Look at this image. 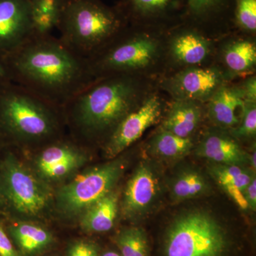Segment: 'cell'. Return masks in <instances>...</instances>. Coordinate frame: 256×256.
<instances>
[{"mask_svg": "<svg viewBox=\"0 0 256 256\" xmlns=\"http://www.w3.org/2000/svg\"><path fill=\"white\" fill-rule=\"evenodd\" d=\"M121 256H149V242L146 232L140 227L121 230L116 238Z\"/></svg>", "mask_w": 256, "mask_h": 256, "instance_id": "obj_25", "label": "cell"}, {"mask_svg": "<svg viewBox=\"0 0 256 256\" xmlns=\"http://www.w3.org/2000/svg\"><path fill=\"white\" fill-rule=\"evenodd\" d=\"M33 11L58 14L63 0H30Z\"/></svg>", "mask_w": 256, "mask_h": 256, "instance_id": "obj_31", "label": "cell"}, {"mask_svg": "<svg viewBox=\"0 0 256 256\" xmlns=\"http://www.w3.org/2000/svg\"><path fill=\"white\" fill-rule=\"evenodd\" d=\"M173 38L170 44V50L178 63L197 66L204 62L210 54V42L196 30H180Z\"/></svg>", "mask_w": 256, "mask_h": 256, "instance_id": "obj_17", "label": "cell"}, {"mask_svg": "<svg viewBox=\"0 0 256 256\" xmlns=\"http://www.w3.org/2000/svg\"><path fill=\"white\" fill-rule=\"evenodd\" d=\"M124 168L122 160H114L78 175L58 192L60 210L69 215L85 212L112 191Z\"/></svg>", "mask_w": 256, "mask_h": 256, "instance_id": "obj_7", "label": "cell"}, {"mask_svg": "<svg viewBox=\"0 0 256 256\" xmlns=\"http://www.w3.org/2000/svg\"><path fill=\"white\" fill-rule=\"evenodd\" d=\"M0 256H20L0 224Z\"/></svg>", "mask_w": 256, "mask_h": 256, "instance_id": "obj_33", "label": "cell"}, {"mask_svg": "<svg viewBox=\"0 0 256 256\" xmlns=\"http://www.w3.org/2000/svg\"><path fill=\"white\" fill-rule=\"evenodd\" d=\"M235 0H185L184 16L196 24L214 23L232 18Z\"/></svg>", "mask_w": 256, "mask_h": 256, "instance_id": "obj_19", "label": "cell"}, {"mask_svg": "<svg viewBox=\"0 0 256 256\" xmlns=\"http://www.w3.org/2000/svg\"><path fill=\"white\" fill-rule=\"evenodd\" d=\"M224 192L228 195L230 200H233L234 203L237 205L242 210H249L248 205L245 196H244V192L235 186L232 185H227V186H222Z\"/></svg>", "mask_w": 256, "mask_h": 256, "instance_id": "obj_32", "label": "cell"}, {"mask_svg": "<svg viewBox=\"0 0 256 256\" xmlns=\"http://www.w3.org/2000/svg\"><path fill=\"white\" fill-rule=\"evenodd\" d=\"M33 36L30 0H0V56L10 55Z\"/></svg>", "mask_w": 256, "mask_h": 256, "instance_id": "obj_12", "label": "cell"}, {"mask_svg": "<svg viewBox=\"0 0 256 256\" xmlns=\"http://www.w3.org/2000/svg\"><path fill=\"white\" fill-rule=\"evenodd\" d=\"M68 256H98V250L92 242L82 240L70 246Z\"/></svg>", "mask_w": 256, "mask_h": 256, "instance_id": "obj_30", "label": "cell"}, {"mask_svg": "<svg viewBox=\"0 0 256 256\" xmlns=\"http://www.w3.org/2000/svg\"><path fill=\"white\" fill-rule=\"evenodd\" d=\"M82 156H84V153L73 144L66 142L54 143L47 146L38 156L37 168L42 174L55 165Z\"/></svg>", "mask_w": 256, "mask_h": 256, "instance_id": "obj_26", "label": "cell"}, {"mask_svg": "<svg viewBox=\"0 0 256 256\" xmlns=\"http://www.w3.org/2000/svg\"><path fill=\"white\" fill-rule=\"evenodd\" d=\"M162 101L158 96H150L130 112L106 139V156L112 159L142 137L148 128L156 124L162 112Z\"/></svg>", "mask_w": 256, "mask_h": 256, "instance_id": "obj_9", "label": "cell"}, {"mask_svg": "<svg viewBox=\"0 0 256 256\" xmlns=\"http://www.w3.org/2000/svg\"><path fill=\"white\" fill-rule=\"evenodd\" d=\"M136 74L97 77L62 108L74 128L86 138H108L119 122L146 99ZM106 138V139H107Z\"/></svg>", "mask_w": 256, "mask_h": 256, "instance_id": "obj_2", "label": "cell"}, {"mask_svg": "<svg viewBox=\"0 0 256 256\" xmlns=\"http://www.w3.org/2000/svg\"><path fill=\"white\" fill-rule=\"evenodd\" d=\"M118 8L128 23H154L172 18L180 10L184 14L185 0H120Z\"/></svg>", "mask_w": 256, "mask_h": 256, "instance_id": "obj_15", "label": "cell"}, {"mask_svg": "<svg viewBox=\"0 0 256 256\" xmlns=\"http://www.w3.org/2000/svg\"><path fill=\"white\" fill-rule=\"evenodd\" d=\"M160 185L156 168L149 162H141L124 190L122 206L126 216L130 220L144 218L159 198Z\"/></svg>", "mask_w": 256, "mask_h": 256, "instance_id": "obj_10", "label": "cell"}, {"mask_svg": "<svg viewBox=\"0 0 256 256\" xmlns=\"http://www.w3.org/2000/svg\"><path fill=\"white\" fill-rule=\"evenodd\" d=\"M2 186L12 206L23 214H40L50 203L46 186L12 154L6 156L2 166Z\"/></svg>", "mask_w": 256, "mask_h": 256, "instance_id": "obj_8", "label": "cell"}, {"mask_svg": "<svg viewBox=\"0 0 256 256\" xmlns=\"http://www.w3.org/2000/svg\"><path fill=\"white\" fill-rule=\"evenodd\" d=\"M230 134L235 139L246 140L255 137L256 133V102H246L240 122L232 128Z\"/></svg>", "mask_w": 256, "mask_h": 256, "instance_id": "obj_28", "label": "cell"}, {"mask_svg": "<svg viewBox=\"0 0 256 256\" xmlns=\"http://www.w3.org/2000/svg\"><path fill=\"white\" fill-rule=\"evenodd\" d=\"M223 74L214 67H192L184 69L166 79L163 84L174 100L205 102L222 86Z\"/></svg>", "mask_w": 256, "mask_h": 256, "instance_id": "obj_11", "label": "cell"}, {"mask_svg": "<svg viewBox=\"0 0 256 256\" xmlns=\"http://www.w3.org/2000/svg\"><path fill=\"white\" fill-rule=\"evenodd\" d=\"M11 82L9 72L6 68L4 60L0 56V84Z\"/></svg>", "mask_w": 256, "mask_h": 256, "instance_id": "obj_36", "label": "cell"}, {"mask_svg": "<svg viewBox=\"0 0 256 256\" xmlns=\"http://www.w3.org/2000/svg\"><path fill=\"white\" fill-rule=\"evenodd\" d=\"M10 232L20 250L28 255L41 252L53 240L50 232L34 224H16Z\"/></svg>", "mask_w": 256, "mask_h": 256, "instance_id": "obj_22", "label": "cell"}, {"mask_svg": "<svg viewBox=\"0 0 256 256\" xmlns=\"http://www.w3.org/2000/svg\"><path fill=\"white\" fill-rule=\"evenodd\" d=\"M101 256H121V255L118 252H114V250H108V252H104Z\"/></svg>", "mask_w": 256, "mask_h": 256, "instance_id": "obj_37", "label": "cell"}, {"mask_svg": "<svg viewBox=\"0 0 256 256\" xmlns=\"http://www.w3.org/2000/svg\"><path fill=\"white\" fill-rule=\"evenodd\" d=\"M224 62L234 73L249 72L256 64V46L247 40H239L228 45L224 50Z\"/></svg>", "mask_w": 256, "mask_h": 256, "instance_id": "obj_23", "label": "cell"}, {"mask_svg": "<svg viewBox=\"0 0 256 256\" xmlns=\"http://www.w3.org/2000/svg\"><path fill=\"white\" fill-rule=\"evenodd\" d=\"M62 112L14 82L0 84V130L12 139L38 142L54 138Z\"/></svg>", "mask_w": 256, "mask_h": 256, "instance_id": "obj_4", "label": "cell"}, {"mask_svg": "<svg viewBox=\"0 0 256 256\" xmlns=\"http://www.w3.org/2000/svg\"><path fill=\"white\" fill-rule=\"evenodd\" d=\"M230 235L208 212L192 210L176 216L165 232L162 256H228Z\"/></svg>", "mask_w": 256, "mask_h": 256, "instance_id": "obj_5", "label": "cell"}, {"mask_svg": "<svg viewBox=\"0 0 256 256\" xmlns=\"http://www.w3.org/2000/svg\"><path fill=\"white\" fill-rule=\"evenodd\" d=\"M210 188L208 180L200 172L184 170L173 180L170 195L174 202H184L207 194Z\"/></svg>", "mask_w": 256, "mask_h": 256, "instance_id": "obj_21", "label": "cell"}, {"mask_svg": "<svg viewBox=\"0 0 256 256\" xmlns=\"http://www.w3.org/2000/svg\"><path fill=\"white\" fill-rule=\"evenodd\" d=\"M194 153L214 164L248 165L249 153L242 149L232 134L224 132L207 133L197 146Z\"/></svg>", "mask_w": 256, "mask_h": 256, "instance_id": "obj_13", "label": "cell"}, {"mask_svg": "<svg viewBox=\"0 0 256 256\" xmlns=\"http://www.w3.org/2000/svg\"><path fill=\"white\" fill-rule=\"evenodd\" d=\"M118 6L100 0H63L56 28L60 40L88 60L104 50L127 26Z\"/></svg>", "mask_w": 256, "mask_h": 256, "instance_id": "obj_3", "label": "cell"}, {"mask_svg": "<svg viewBox=\"0 0 256 256\" xmlns=\"http://www.w3.org/2000/svg\"><path fill=\"white\" fill-rule=\"evenodd\" d=\"M244 196L246 200L249 210L255 212L256 210V178H252V181L248 185L244 192Z\"/></svg>", "mask_w": 256, "mask_h": 256, "instance_id": "obj_35", "label": "cell"}, {"mask_svg": "<svg viewBox=\"0 0 256 256\" xmlns=\"http://www.w3.org/2000/svg\"><path fill=\"white\" fill-rule=\"evenodd\" d=\"M58 14L41 12L32 10V28L34 36H44L50 35L56 28Z\"/></svg>", "mask_w": 256, "mask_h": 256, "instance_id": "obj_29", "label": "cell"}, {"mask_svg": "<svg viewBox=\"0 0 256 256\" xmlns=\"http://www.w3.org/2000/svg\"><path fill=\"white\" fill-rule=\"evenodd\" d=\"M2 58L12 82L60 108L96 78L88 60L52 34L33 36Z\"/></svg>", "mask_w": 256, "mask_h": 256, "instance_id": "obj_1", "label": "cell"}, {"mask_svg": "<svg viewBox=\"0 0 256 256\" xmlns=\"http://www.w3.org/2000/svg\"><path fill=\"white\" fill-rule=\"evenodd\" d=\"M210 176L220 185V188L232 185L240 188L242 192L256 178V172L247 166L214 164L208 168Z\"/></svg>", "mask_w": 256, "mask_h": 256, "instance_id": "obj_24", "label": "cell"}, {"mask_svg": "<svg viewBox=\"0 0 256 256\" xmlns=\"http://www.w3.org/2000/svg\"><path fill=\"white\" fill-rule=\"evenodd\" d=\"M194 146L191 138L178 137L172 133L160 130L148 142L146 150L156 159L176 160L188 156Z\"/></svg>", "mask_w": 256, "mask_h": 256, "instance_id": "obj_20", "label": "cell"}, {"mask_svg": "<svg viewBox=\"0 0 256 256\" xmlns=\"http://www.w3.org/2000/svg\"><path fill=\"white\" fill-rule=\"evenodd\" d=\"M118 194L112 191L84 212L82 220V228L87 232L102 233L114 227L118 210Z\"/></svg>", "mask_w": 256, "mask_h": 256, "instance_id": "obj_18", "label": "cell"}, {"mask_svg": "<svg viewBox=\"0 0 256 256\" xmlns=\"http://www.w3.org/2000/svg\"><path fill=\"white\" fill-rule=\"evenodd\" d=\"M232 18L238 28L244 31L256 30V0H235Z\"/></svg>", "mask_w": 256, "mask_h": 256, "instance_id": "obj_27", "label": "cell"}, {"mask_svg": "<svg viewBox=\"0 0 256 256\" xmlns=\"http://www.w3.org/2000/svg\"><path fill=\"white\" fill-rule=\"evenodd\" d=\"M160 50L156 37L144 32H128L126 26L88 62L96 78L110 74H136L154 63Z\"/></svg>", "mask_w": 256, "mask_h": 256, "instance_id": "obj_6", "label": "cell"}, {"mask_svg": "<svg viewBox=\"0 0 256 256\" xmlns=\"http://www.w3.org/2000/svg\"><path fill=\"white\" fill-rule=\"evenodd\" d=\"M202 114L200 102L174 100L165 116L160 130L172 133L178 137L191 138L201 124Z\"/></svg>", "mask_w": 256, "mask_h": 256, "instance_id": "obj_16", "label": "cell"}, {"mask_svg": "<svg viewBox=\"0 0 256 256\" xmlns=\"http://www.w3.org/2000/svg\"><path fill=\"white\" fill-rule=\"evenodd\" d=\"M246 102H256V79L255 76L247 78L242 86Z\"/></svg>", "mask_w": 256, "mask_h": 256, "instance_id": "obj_34", "label": "cell"}, {"mask_svg": "<svg viewBox=\"0 0 256 256\" xmlns=\"http://www.w3.org/2000/svg\"><path fill=\"white\" fill-rule=\"evenodd\" d=\"M245 102L242 86L223 85L208 100L210 118L223 129L236 127L242 119Z\"/></svg>", "mask_w": 256, "mask_h": 256, "instance_id": "obj_14", "label": "cell"}]
</instances>
